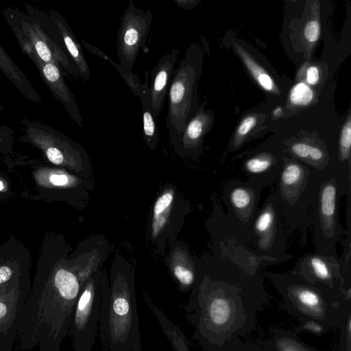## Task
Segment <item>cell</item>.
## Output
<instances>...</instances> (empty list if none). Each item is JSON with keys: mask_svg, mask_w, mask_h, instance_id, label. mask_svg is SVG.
<instances>
[{"mask_svg": "<svg viewBox=\"0 0 351 351\" xmlns=\"http://www.w3.org/2000/svg\"><path fill=\"white\" fill-rule=\"evenodd\" d=\"M82 286L72 271L53 261L46 237L18 328L20 349L60 351Z\"/></svg>", "mask_w": 351, "mask_h": 351, "instance_id": "6da1fadb", "label": "cell"}, {"mask_svg": "<svg viewBox=\"0 0 351 351\" xmlns=\"http://www.w3.org/2000/svg\"><path fill=\"white\" fill-rule=\"evenodd\" d=\"M99 330L106 351H141L134 290L125 278L100 290Z\"/></svg>", "mask_w": 351, "mask_h": 351, "instance_id": "7a4b0ae2", "label": "cell"}, {"mask_svg": "<svg viewBox=\"0 0 351 351\" xmlns=\"http://www.w3.org/2000/svg\"><path fill=\"white\" fill-rule=\"evenodd\" d=\"M2 14L25 55L34 53L45 62L56 64L66 73L78 75L49 14L28 3H25L24 10L7 7Z\"/></svg>", "mask_w": 351, "mask_h": 351, "instance_id": "3957f363", "label": "cell"}, {"mask_svg": "<svg viewBox=\"0 0 351 351\" xmlns=\"http://www.w3.org/2000/svg\"><path fill=\"white\" fill-rule=\"evenodd\" d=\"M196 49L190 46L175 68L168 91L166 126L171 141L178 144L189 121L197 113L196 84L199 61Z\"/></svg>", "mask_w": 351, "mask_h": 351, "instance_id": "277c9868", "label": "cell"}, {"mask_svg": "<svg viewBox=\"0 0 351 351\" xmlns=\"http://www.w3.org/2000/svg\"><path fill=\"white\" fill-rule=\"evenodd\" d=\"M100 290L93 280L82 286L69 328L74 351H92L99 330Z\"/></svg>", "mask_w": 351, "mask_h": 351, "instance_id": "5b68a950", "label": "cell"}, {"mask_svg": "<svg viewBox=\"0 0 351 351\" xmlns=\"http://www.w3.org/2000/svg\"><path fill=\"white\" fill-rule=\"evenodd\" d=\"M21 123V141L38 149L50 163L61 166L81 157L80 146L51 125L26 117Z\"/></svg>", "mask_w": 351, "mask_h": 351, "instance_id": "8992f818", "label": "cell"}, {"mask_svg": "<svg viewBox=\"0 0 351 351\" xmlns=\"http://www.w3.org/2000/svg\"><path fill=\"white\" fill-rule=\"evenodd\" d=\"M29 270L0 289V351H12L23 307L31 289Z\"/></svg>", "mask_w": 351, "mask_h": 351, "instance_id": "52a82bcc", "label": "cell"}, {"mask_svg": "<svg viewBox=\"0 0 351 351\" xmlns=\"http://www.w3.org/2000/svg\"><path fill=\"white\" fill-rule=\"evenodd\" d=\"M153 15L150 9L137 8L131 0L121 17L117 38V53L119 64L132 71L138 52L145 49L150 32Z\"/></svg>", "mask_w": 351, "mask_h": 351, "instance_id": "ba28073f", "label": "cell"}, {"mask_svg": "<svg viewBox=\"0 0 351 351\" xmlns=\"http://www.w3.org/2000/svg\"><path fill=\"white\" fill-rule=\"evenodd\" d=\"M36 67L43 82L53 97L60 102L75 123L84 127L83 119L75 100L64 79L60 68L53 63L42 61L34 53L26 55Z\"/></svg>", "mask_w": 351, "mask_h": 351, "instance_id": "9c48e42d", "label": "cell"}, {"mask_svg": "<svg viewBox=\"0 0 351 351\" xmlns=\"http://www.w3.org/2000/svg\"><path fill=\"white\" fill-rule=\"evenodd\" d=\"M180 50L165 54L151 71L150 109L156 118L161 112L168 94Z\"/></svg>", "mask_w": 351, "mask_h": 351, "instance_id": "30bf717a", "label": "cell"}, {"mask_svg": "<svg viewBox=\"0 0 351 351\" xmlns=\"http://www.w3.org/2000/svg\"><path fill=\"white\" fill-rule=\"evenodd\" d=\"M31 256L16 239L10 238L0 246V289L16 276L29 270Z\"/></svg>", "mask_w": 351, "mask_h": 351, "instance_id": "8fae6325", "label": "cell"}, {"mask_svg": "<svg viewBox=\"0 0 351 351\" xmlns=\"http://www.w3.org/2000/svg\"><path fill=\"white\" fill-rule=\"evenodd\" d=\"M49 16L59 32L67 53L77 69L78 75L84 80L90 78V70L84 56L81 44L78 42L70 26L58 11L51 10Z\"/></svg>", "mask_w": 351, "mask_h": 351, "instance_id": "7c38bea8", "label": "cell"}, {"mask_svg": "<svg viewBox=\"0 0 351 351\" xmlns=\"http://www.w3.org/2000/svg\"><path fill=\"white\" fill-rule=\"evenodd\" d=\"M0 71L27 99L36 104L41 103L40 94L1 44Z\"/></svg>", "mask_w": 351, "mask_h": 351, "instance_id": "4fadbf2b", "label": "cell"}, {"mask_svg": "<svg viewBox=\"0 0 351 351\" xmlns=\"http://www.w3.org/2000/svg\"><path fill=\"white\" fill-rule=\"evenodd\" d=\"M145 302L157 318L165 337L174 351H190L188 341L182 331L150 299L146 298Z\"/></svg>", "mask_w": 351, "mask_h": 351, "instance_id": "5bb4252c", "label": "cell"}, {"mask_svg": "<svg viewBox=\"0 0 351 351\" xmlns=\"http://www.w3.org/2000/svg\"><path fill=\"white\" fill-rule=\"evenodd\" d=\"M210 123V116L209 113L204 112L203 110H199L189 121L179 143L184 149H189L196 147L200 139L208 128Z\"/></svg>", "mask_w": 351, "mask_h": 351, "instance_id": "9a60e30c", "label": "cell"}, {"mask_svg": "<svg viewBox=\"0 0 351 351\" xmlns=\"http://www.w3.org/2000/svg\"><path fill=\"white\" fill-rule=\"evenodd\" d=\"M82 44L89 52L105 60H107L112 64L117 69L121 77L128 84L133 94L137 96L139 99L142 97L149 90L147 82L143 84L139 80L138 77L134 73L128 71L125 68L111 60L104 51L84 40H82Z\"/></svg>", "mask_w": 351, "mask_h": 351, "instance_id": "2e32d148", "label": "cell"}, {"mask_svg": "<svg viewBox=\"0 0 351 351\" xmlns=\"http://www.w3.org/2000/svg\"><path fill=\"white\" fill-rule=\"evenodd\" d=\"M140 100L142 104L143 138L145 141L153 147L158 142V130L156 121L150 109L149 88Z\"/></svg>", "mask_w": 351, "mask_h": 351, "instance_id": "e0dca14e", "label": "cell"}, {"mask_svg": "<svg viewBox=\"0 0 351 351\" xmlns=\"http://www.w3.org/2000/svg\"><path fill=\"white\" fill-rule=\"evenodd\" d=\"M234 46L237 51L258 84L267 91H277L276 84L271 77L252 59L244 49L237 44H234Z\"/></svg>", "mask_w": 351, "mask_h": 351, "instance_id": "ac0fdd59", "label": "cell"}, {"mask_svg": "<svg viewBox=\"0 0 351 351\" xmlns=\"http://www.w3.org/2000/svg\"><path fill=\"white\" fill-rule=\"evenodd\" d=\"M173 194L168 191L160 195L154 207L153 233L156 235L167 221V214L173 202Z\"/></svg>", "mask_w": 351, "mask_h": 351, "instance_id": "d6986e66", "label": "cell"}, {"mask_svg": "<svg viewBox=\"0 0 351 351\" xmlns=\"http://www.w3.org/2000/svg\"><path fill=\"white\" fill-rule=\"evenodd\" d=\"M313 99V91L304 82H298L290 91L289 100L294 105L306 106L312 101Z\"/></svg>", "mask_w": 351, "mask_h": 351, "instance_id": "ffe728a7", "label": "cell"}, {"mask_svg": "<svg viewBox=\"0 0 351 351\" xmlns=\"http://www.w3.org/2000/svg\"><path fill=\"white\" fill-rule=\"evenodd\" d=\"M336 202V189L334 186H326L322 193L321 209L322 214L328 217L334 215Z\"/></svg>", "mask_w": 351, "mask_h": 351, "instance_id": "44dd1931", "label": "cell"}, {"mask_svg": "<svg viewBox=\"0 0 351 351\" xmlns=\"http://www.w3.org/2000/svg\"><path fill=\"white\" fill-rule=\"evenodd\" d=\"M14 141L13 130L8 125H0V154H10L13 150Z\"/></svg>", "mask_w": 351, "mask_h": 351, "instance_id": "7402d4cb", "label": "cell"}, {"mask_svg": "<svg viewBox=\"0 0 351 351\" xmlns=\"http://www.w3.org/2000/svg\"><path fill=\"white\" fill-rule=\"evenodd\" d=\"M173 274L180 286L183 288L191 286L194 282L193 271L183 265H176L173 267Z\"/></svg>", "mask_w": 351, "mask_h": 351, "instance_id": "603a6c76", "label": "cell"}, {"mask_svg": "<svg viewBox=\"0 0 351 351\" xmlns=\"http://www.w3.org/2000/svg\"><path fill=\"white\" fill-rule=\"evenodd\" d=\"M340 145L341 152L344 157L347 158L350 154L351 145V120L348 117L347 121L344 124L340 137Z\"/></svg>", "mask_w": 351, "mask_h": 351, "instance_id": "cb8c5ba5", "label": "cell"}, {"mask_svg": "<svg viewBox=\"0 0 351 351\" xmlns=\"http://www.w3.org/2000/svg\"><path fill=\"white\" fill-rule=\"evenodd\" d=\"M231 199L235 207L243 208L249 204L250 195L246 190L239 188L232 192Z\"/></svg>", "mask_w": 351, "mask_h": 351, "instance_id": "d4e9b609", "label": "cell"}, {"mask_svg": "<svg viewBox=\"0 0 351 351\" xmlns=\"http://www.w3.org/2000/svg\"><path fill=\"white\" fill-rule=\"evenodd\" d=\"M301 173V169L298 165L291 164L285 169L282 173V181L286 184H293L300 179Z\"/></svg>", "mask_w": 351, "mask_h": 351, "instance_id": "484cf974", "label": "cell"}, {"mask_svg": "<svg viewBox=\"0 0 351 351\" xmlns=\"http://www.w3.org/2000/svg\"><path fill=\"white\" fill-rule=\"evenodd\" d=\"M298 298L304 306L313 308L319 305L320 301L318 295L310 290H302L298 293Z\"/></svg>", "mask_w": 351, "mask_h": 351, "instance_id": "4316f807", "label": "cell"}, {"mask_svg": "<svg viewBox=\"0 0 351 351\" xmlns=\"http://www.w3.org/2000/svg\"><path fill=\"white\" fill-rule=\"evenodd\" d=\"M320 34V25L317 21H310L308 22L304 29V35L309 43L316 42Z\"/></svg>", "mask_w": 351, "mask_h": 351, "instance_id": "83f0119b", "label": "cell"}, {"mask_svg": "<svg viewBox=\"0 0 351 351\" xmlns=\"http://www.w3.org/2000/svg\"><path fill=\"white\" fill-rule=\"evenodd\" d=\"M270 164L271 162L267 158H254L247 162L246 167L252 173H260L265 171Z\"/></svg>", "mask_w": 351, "mask_h": 351, "instance_id": "f1b7e54d", "label": "cell"}, {"mask_svg": "<svg viewBox=\"0 0 351 351\" xmlns=\"http://www.w3.org/2000/svg\"><path fill=\"white\" fill-rule=\"evenodd\" d=\"M311 264L315 274L320 278L326 279L329 276V271L326 263L317 257L311 258Z\"/></svg>", "mask_w": 351, "mask_h": 351, "instance_id": "f546056e", "label": "cell"}, {"mask_svg": "<svg viewBox=\"0 0 351 351\" xmlns=\"http://www.w3.org/2000/svg\"><path fill=\"white\" fill-rule=\"evenodd\" d=\"M273 221V215L271 212L265 211L262 213L257 219L256 227L259 232H265L271 226Z\"/></svg>", "mask_w": 351, "mask_h": 351, "instance_id": "4dcf8cb0", "label": "cell"}, {"mask_svg": "<svg viewBox=\"0 0 351 351\" xmlns=\"http://www.w3.org/2000/svg\"><path fill=\"white\" fill-rule=\"evenodd\" d=\"M256 119L254 116L246 117L240 123L237 129L239 136H245L256 125Z\"/></svg>", "mask_w": 351, "mask_h": 351, "instance_id": "1f68e13d", "label": "cell"}, {"mask_svg": "<svg viewBox=\"0 0 351 351\" xmlns=\"http://www.w3.org/2000/svg\"><path fill=\"white\" fill-rule=\"evenodd\" d=\"M311 146L306 143H295L292 146V151L299 157L306 158L308 156Z\"/></svg>", "mask_w": 351, "mask_h": 351, "instance_id": "d6a6232c", "label": "cell"}, {"mask_svg": "<svg viewBox=\"0 0 351 351\" xmlns=\"http://www.w3.org/2000/svg\"><path fill=\"white\" fill-rule=\"evenodd\" d=\"M319 78V73L317 67L311 66L306 71V82L311 85L317 84Z\"/></svg>", "mask_w": 351, "mask_h": 351, "instance_id": "836d02e7", "label": "cell"}, {"mask_svg": "<svg viewBox=\"0 0 351 351\" xmlns=\"http://www.w3.org/2000/svg\"><path fill=\"white\" fill-rule=\"evenodd\" d=\"M176 5L181 9L184 10H189L195 7L199 3L195 0H173Z\"/></svg>", "mask_w": 351, "mask_h": 351, "instance_id": "e575fe53", "label": "cell"}, {"mask_svg": "<svg viewBox=\"0 0 351 351\" xmlns=\"http://www.w3.org/2000/svg\"><path fill=\"white\" fill-rule=\"evenodd\" d=\"M308 156L313 160H319L322 158V151L315 147H311L309 151Z\"/></svg>", "mask_w": 351, "mask_h": 351, "instance_id": "d590c367", "label": "cell"}, {"mask_svg": "<svg viewBox=\"0 0 351 351\" xmlns=\"http://www.w3.org/2000/svg\"><path fill=\"white\" fill-rule=\"evenodd\" d=\"M308 325L309 328L311 329L312 330H313L314 332H319L322 330V328L319 325H317L314 323L309 324Z\"/></svg>", "mask_w": 351, "mask_h": 351, "instance_id": "8d00e7d4", "label": "cell"}, {"mask_svg": "<svg viewBox=\"0 0 351 351\" xmlns=\"http://www.w3.org/2000/svg\"><path fill=\"white\" fill-rule=\"evenodd\" d=\"M282 109L280 107L276 108L273 112L274 117H279L281 114Z\"/></svg>", "mask_w": 351, "mask_h": 351, "instance_id": "74e56055", "label": "cell"}, {"mask_svg": "<svg viewBox=\"0 0 351 351\" xmlns=\"http://www.w3.org/2000/svg\"><path fill=\"white\" fill-rule=\"evenodd\" d=\"M5 191V183L0 179V192Z\"/></svg>", "mask_w": 351, "mask_h": 351, "instance_id": "f35d334b", "label": "cell"}, {"mask_svg": "<svg viewBox=\"0 0 351 351\" xmlns=\"http://www.w3.org/2000/svg\"><path fill=\"white\" fill-rule=\"evenodd\" d=\"M286 351H300V350H298L297 349H291V350H287Z\"/></svg>", "mask_w": 351, "mask_h": 351, "instance_id": "ab89813d", "label": "cell"}]
</instances>
